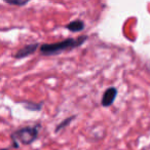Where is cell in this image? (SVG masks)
<instances>
[{
	"label": "cell",
	"instance_id": "2",
	"mask_svg": "<svg viewBox=\"0 0 150 150\" xmlns=\"http://www.w3.org/2000/svg\"><path fill=\"white\" fill-rule=\"evenodd\" d=\"M41 127L40 123H36L34 125L24 127L17 131L13 132L11 135V148H20V145H30L39 137V129Z\"/></svg>",
	"mask_w": 150,
	"mask_h": 150
},
{
	"label": "cell",
	"instance_id": "8",
	"mask_svg": "<svg viewBox=\"0 0 150 150\" xmlns=\"http://www.w3.org/2000/svg\"><path fill=\"white\" fill-rule=\"evenodd\" d=\"M4 2L9 5H15V6H24V5L29 3V0H22V1H19V0H15V1H11V0H4Z\"/></svg>",
	"mask_w": 150,
	"mask_h": 150
},
{
	"label": "cell",
	"instance_id": "4",
	"mask_svg": "<svg viewBox=\"0 0 150 150\" xmlns=\"http://www.w3.org/2000/svg\"><path fill=\"white\" fill-rule=\"evenodd\" d=\"M117 88L115 86H110V88H106V91L104 92L102 97V101H101V104L103 107H110L113 105L115 99L117 96Z\"/></svg>",
	"mask_w": 150,
	"mask_h": 150
},
{
	"label": "cell",
	"instance_id": "7",
	"mask_svg": "<svg viewBox=\"0 0 150 150\" xmlns=\"http://www.w3.org/2000/svg\"><path fill=\"white\" fill-rule=\"evenodd\" d=\"M75 118H76V115H71V116H69V117H67V118H65L64 120H62L56 127V129H54V133H58V132H60L61 129H65L66 127H68V125L71 123V121L74 120Z\"/></svg>",
	"mask_w": 150,
	"mask_h": 150
},
{
	"label": "cell",
	"instance_id": "9",
	"mask_svg": "<svg viewBox=\"0 0 150 150\" xmlns=\"http://www.w3.org/2000/svg\"><path fill=\"white\" fill-rule=\"evenodd\" d=\"M9 148H11V147H6V148H3V149H1V150H9Z\"/></svg>",
	"mask_w": 150,
	"mask_h": 150
},
{
	"label": "cell",
	"instance_id": "5",
	"mask_svg": "<svg viewBox=\"0 0 150 150\" xmlns=\"http://www.w3.org/2000/svg\"><path fill=\"white\" fill-rule=\"evenodd\" d=\"M84 27H86L84 26V22L81 21V20H74V21L70 22V23L65 26V28L67 30H69L70 32H73V33L81 32L84 29Z\"/></svg>",
	"mask_w": 150,
	"mask_h": 150
},
{
	"label": "cell",
	"instance_id": "3",
	"mask_svg": "<svg viewBox=\"0 0 150 150\" xmlns=\"http://www.w3.org/2000/svg\"><path fill=\"white\" fill-rule=\"evenodd\" d=\"M40 44L38 42H34V43H30L28 45H25L24 47L20 48L15 54H13V58L17 59V60H21V59L27 58V57L33 54L34 52L37 50H39Z\"/></svg>",
	"mask_w": 150,
	"mask_h": 150
},
{
	"label": "cell",
	"instance_id": "6",
	"mask_svg": "<svg viewBox=\"0 0 150 150\" xmlns=\"http://www.w3.org/2000/svg\"><path fill=\"white\" fill-rule=\"evenodd\" d=\"M21 103L25 106V108L27 109V110H30V111L41 110L42 105H43V103H33V102H30V101H23V102H21Z\"/></svg>",
	"mask_w": 150,
	"mask_h": 150
},
{
	"label": "cell",
	"instance_id": "1",
	"mask_svg": "<svg viewBox=\"0 0 150 150\" xmlns=\"http://www.w3.org/2000/svg\"><path fill=\"white\" fill-rule=\"evenodd\" d=\"M88 35H81L77 38H67L63 41L54 42V43H43L40 45L39 52L43 56H57L66 50L79 47L88 40Z\"/></svg>",
	"mask_w": 150,
	"mask_h": 150
}]
</instances>
